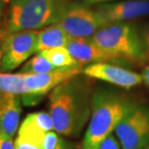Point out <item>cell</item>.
I'll use <instances>...</instances> for the list:
<instances>
[{
	"label": "cell",
	"instance_id": "1",
	"mask_svg": "<svg viewBox=\"0 0 149 149\" xmlns=\"http://www.w3.org/2000/svg\"><path fill=\"white\" fill-rule=\"evenodd\" d=\"M49 103L53 130L65 136H77L91 114L89 81L77 76L61 83L50 92Z\"/></svg>",
	"mask_w": 149,
	"mask_h": 149
},
{
	"label": "cell",
	"instance_id": "2",
	"mask_svg": "<svg viewBox=\"0 0 149 149\" xmlns=\"http://www.w3.org/2000/svg\"><path fill=\"white\" fill-rule=\"evenodd\" d=\"M136 104L126 93L100 87L92 94L91 114L81 149H95L114 133L115 128Z\"/></svg>",
	"mask_w": 149,
	"mask_h": 149
},
{
	"label": "cell",
	"instance_id": "3",
	"mask_svg": "<svg viewBox=\"0 0 149 149\" xmlns=\"http://www.w3.org/2000/svg\"><path fill=\"white\" fill-rule=\"evenodd\" d=\"M70 0H9L7 32L38 30L57 23Z\"/></svg>",
	"mask_w": 149,
	"mask_h": 149
},
{
	"label": "cell",
	"instance_id": "4",
	"mask_svg": "<svg viewBox=\"0 0 149 149\" xmlns=\"http://www.w3.org/2000/svg\"><path fill=\"white\" fill-rule=\"evenodd\" d=\"M92 41L115 61L143 62L146 59L141 35L126 22L109 23L100 28Z\"/></svg>",
	"mask_w": 149,
	"mask_h": 149
},
{
	"label": "cell",
	"instance_id": "5",
	"mask_svg": "<svg viewBox=\"0 0 149 149\" xmlns=\"http://www.w3.org/2000/svg\"><path fill=\"white\" fill-rule=\"evenodd\" d=\"M82 67L57 69L46 74H20L22 97L25 105H35L56 86L79 76Z\"/></svg>",
	"mask_w": 149,
	"mask_h": 149
},
{
	"label": "cell",
	"instance_id": "6",
	"mask_svg": "<svg viewBox=\"0 0 149 149\" xmlns=\"http://www.w3.org/2000/svg\"><path fill=\"white\" fill-rule=\"evenodd\" d=\"M121 149H142L149 142V106L136 104L114 131Z\"/></svg>",
	"mask_w": 149,
	"mask_h": 149
},
{
	"label": "cell",
	"instance_id": "7",
	"mask_svg": "<svg viewBox=\"0 0 149 149\" xmlns=\"http://www.w3.org/2000/svg\"><path fill=\"white\" fill-rule=\"evenodd\" d=\"M70 38H91L107 25L96 10L79 2H71L57 22Z\"/></svg>",
	"mask_w": 149,
	"mask_h": 149
},
{
	"label": "cell",
	"instance_id": "8",
	"mask_svg": "<svg viewBox=\"0 0 149 149\" xmlns=\"http://www.w3.org/2000/svg\"><path fill=\"white\" fill-rule=\"evenodd\" d=\"M38 31H16L8 33L2 41V71H12L37 52Z\"/></svg>",
	"mask_w": 149,
	"mask_h": 149
},
{
	"label": "cell",
	"instance_id": "9",
	"mask_svg": "<svg viewBox=\"0 0 149 149\" xmlns=\"http://www.w3.org/2000/svg\"><path fill=\"white\" fill-rule=\"evenodd\" d=\"M81 73L87 77L102 80L123 89H131L143 81L141 74L108 62L89 64L83 68Z\"/></svg>",
	"mask_w": 149,
	"mask_h": 149
},
{
	"label": "cell",
	"instance_id": "10",
	"mask_svg": "<svg viewBox=\"0 0 149 149\" xmlns=\"http://www.w3.org/2000/svg\"><path fill=\"white\" fill-rule=\"evenodd\" d=\"M98 14L106 24L124 22L149 15V0H123L99 5Z\"/></svg>",
	"mask_w": 149,
	"mask_h": 149
},
{
	"label": "cell",
	"instance_id": "11",
	"mask_svg": "<svg viewBox=\"0 0 149 149\" xmlns=\"http://www.w3.org/2000/svg\"><path fill=\"white\" fill-rule=\"evenodd\" d=\"M66 49L77 64H93L99 62L115 61V59L102 50L91 38L74 39L70 38Z\"/></svg>",
	"mask_w": 149,
	"mask_h": 149
},
{
	"label": "cell",
	"instance_id": "12",
	"mask_svg": "<svg viewBox=\"0 0 149 149\" xmlns=\"http://www.w3.org/2000/svg\"><path fill=\"white\" fill-rule=\"evenodd\" d=\"M20 114L19 96L0 92V132L13 139L19 127Z\"/></svg>",
	"mask_w": 149,
	"mask_h": 149
},
{
	"label": "cell",
	"instance_id": "13",
	"mask_svg": "<svg viewBox=\"0 0 149 149\" xmlns=\"http://www.w3.org/2000/svg\"><path fill=\"white\" fill-rule=\"evenodd\" d=\"M70 37L68 36L58 23L46 26L38 31L37 52L54 49L59 47H66Z\"/></svg>",
	"mask_w": 149,
	"mask_h": 149
},
{
	"label": "cell",
	"instance_id": "14",
	"mask_svg": "<svg viewBox=\"0 0 149 149\" xmlns=\"http://www.w3.org/2000/svg\"><path fill=\"white\" fill-rule=\"evenodd\" d=\"M41 53L44 57H46L56 69H67L73 67H82L77 63V61L71 56L66 47H59L44 50Z\"/></svg>",
	"mask_w": 149,
	"mask_h": 149
},
{
	"label": "cell",
	"instance_id": "15",
	"mask_svg": "<svg viewBox=\"0 0 149 149\" xmlns=\"http://www.w3.org/2000/svg\"><path fill=\"white\" fill-rule=\"evenodd\" d=\"M57 70L46 57L38 53L26 62L22 68L20 73L25 74H46Z\"/></svg>",
	"mask_w": 149,
	"mask_h": 149
},
{
	"label": "cell",
	"instance_id": "16",
	"mask_svg": "<svg viewBox=\"0 0 149 149\" xmlns=\"http://www.w3.org/2000/svg\"><path fill=\"white\" fill-rule=\"evenodd\" d=\"M31 117V119L35 122V124L38 127H40L42 130L45 132H49L53 131V122L50 116L49 112L46 111H39V112H33L28 114Z\"/></svg>",
	"mask_w": 149,
	"mask_h": 149
},
{
	"label": "cell",
	"instance_id": "17",
	"mask_svg": "<svg viewBox=\"0 0 149 149\" xmlns=\"http://www.w3.org/2000/svg\"><path fill=\"white\" fill-rule=\"evenodd\" d=\"M62 141L63 139L59 136V134L56 133L55 131H49L45 136L43 149H56Z\"/></svg>",
	"mask_w": 149,
	"mask_h": 149
},
{
	"label": "cell",
	"instance_id": "18",
	"mask_svg": "<svg viewBox=\"0 0 149 149\" xmlns=\"http://www.w3.org/2000/svg\"><path fill=\"white\" fill-rule=\"evenodd\" d=\"M95 149H121V145L114 135L109 136Z\"/></svg>",
	"mask_w": 149,
	"mask_h": 149
},
{
	"label": "cell",
	"instance_id": "19",
	"mask_svg": "<svg viewBox=\"0 0 149 149\" xmlns=\"http://www.w3.org/2000/svg\"><path fill=\"white\" fill-rule=\"evenodd\" d=\"M0 149H16L13 139L0 132Z\"/></svg>",
	"mask_w": 149,
	"mask_h": 149
},
{
	"label": "cell",
	"instance_id": "20",
	"mask_svg": "<svg viewBox=\"0 0 149 149\" xmlns=\"http://www.w3.org/2000/svg\"><path fill=\"white\" fill-rule=\"evenodd\" d=\"M141 39L143 42L145 55H146V59H149V24L145 26V28L142 31Z\"/></svg>",
	"mask_w": 149,
	"mask_h": 149
},
{
	"label": "cell",
	"instance_id": "21",
	"mask_svg": "<svg viewBox=\"0 0 149 149\" xmlns=\"http://www.w3.org/2000/svg\"><path fill=\"white\" fill-rule=\"evenodd\" d=\"M77 1L79 3H81V4L91 6V5L102 4V3H105V2H111V1H114V0H77Z\"/></svg>",
	"mask_w": 149,
	"mask_h": 149
},
{
	"label": "cell",
	"instance_id": "22",
	"mask_svg": "<svg viewBox=\"0 0 149 149\" xmlns=\"http://www.w3.org/2000/svg\"><path fill=\"white\" fill-rule=\"evenodd\" d=\"M141 76H142V79H143V82L149 87V65L144 68Z\"/></svg>",
	"mask_w": 149,
	"mask_h": 149
},
{
	"label": "cell",
	"instance_id": "23",
	"mask_svg": "<svg viewBox=\"0 0 149 149\" xmlns=\"http://www.w3.org/2000/svg\"><path fill=\"white\" fill-rule=\"evenodd\" d=\"M8 3H9V0H0V17H1L3 11H4L6 5H7Z\"/></svg>",
	"mask_w": 149,
	"mask_h": 149
},
{
	"label": "cell",
	"instance_id": "24",
	"mask_svg": "<svg viewBox=\"0 0 149 149\" xmlns=\"http://www.w3.org/2000/svg\"><path fill=\"white\" fill-rule=\"evenodd\" d=\"M56 149H70V148H69V145L67 144V142H65V141H62L61 143L59 144V146Z\"/></svg>",
	"mask_w": 149,
	"mask_h": 149
},
{
	"label": "cell",
	"instance_id": "25",
	"mask_svg": "<svg viewBox=\"0 0 149 149\" xmlns=\"http://www.w3.org/2000/svg\"><path fill=\"white\" fill-rule=\"evenodd\" d=\"M2 58H3V50H2V46H0V69L2 68Z\"/></svg>",
	"mask_w": 149,
	"mask_h": 149
},
{
	"label": "cell",
	"instance_id": "26",
	"mask_svg": "<svg viewBox=\"0 0 149 149\" xmlns=\"http://www.w3.org/2000/svg\"><path fill=\"white\" fill-rule=\"evenodd\" d=\"M142 149H149V142L146 144V146H145L144 148H142Z\"/></svg>",
	"mask_w": 149,
	"mask_h": 149
}]
</instances>
